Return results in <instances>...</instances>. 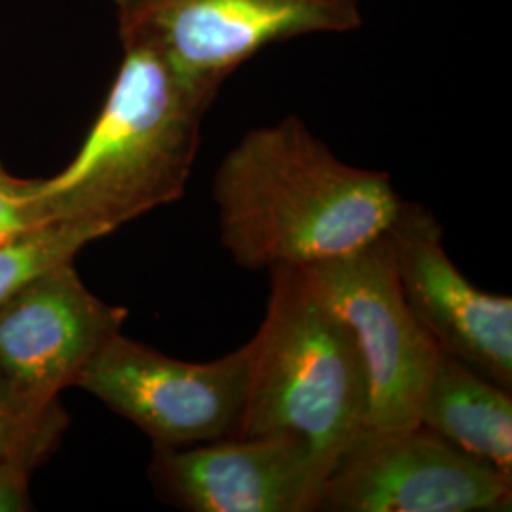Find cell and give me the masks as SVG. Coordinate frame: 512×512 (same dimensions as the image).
Listing matches in <instances>:
<instances>
[{"mask_svg": "<svg viewBox=\"0 0 512 512\" xmlns=\"http://www.w3.org/2000/svg\"><path fill=\"white\" fill-rule=\"evenodd\" d=\"M220 243L247 270L302 268L380 238L401 209L384 171L342 162L298 116L247 131L213 177Z\"/></svg>", "mask_w": 512, "mask_h": 512, "instance_id": "6da1fadb", "label": "cell"}, {"mask_svg": "<svg viewBox=\"0 0 512 512\" xmlns=\"http://www.w3.org/2000/svg\"><path fill=\"white\" fill-rule=\"evenodd\" d=\"M512 478L421 423L365 429L332 467L317 511H509Z\"/></svg>", "mask_w": 512, "mask_h": 512, "instance_id": "52a82bcc", "label": "cell"}, {"mask_svg": "<svg viewBox=\"0 0 512 512\" xmlns=\"http://www.w3.org/2000/svg\"><path fill=\"white\" fill-rule=\"evenodd\" d=\"M126 319V308L84 285L73 262L57 266L0 304V372L31 403L55 404Z\"/></svg>", "mask_w": 512, "mask_h": 512, "instance_id": "30bf717a", "label": "cell"}, {"mask_svg": "<svg viewBox=\"0 0 512 512\" xmlns=\"http://www.w3.org/2000/svg\"><path fill=\"white\" fill-rule=\"evenodd\" d=\"M65 425L59 403H31L0 372V459H19L35 469L57 446Z\"/></svg>", "mask_w": 512, "mask_h": 512, "instance_id": "4fadbf2b", "label": "cell"}, {"mask_svg": "<svg viewBox=\"0 0 512 512\" xmlns=\"http://www.w3.org/2000/svg\"><path fill=\"white\" fill-rule=\"evenodd\" d=\"M404 298L440 351L512 389V300L480 291L444 249L437 217L403 202L387 230Z\"/></svg>", "mask_w": 512, "mask_h": 512, "instance_id": "9c48e42d", "label": "cell"}, {"mask_svg": "<svg viewBox=\"0 0 512 512\" xmlns=\"http://www.w3.org/2000/svg\"><path fill=\"white\" fill-rule=\"evenodd\" d=\"M109 236L80 220H48L0 245V304L40 275L73 262L88 243Z\"/></svg>", "mask_w": 512, "mask_h": 512, "instance_id": "7c38bea8", "label": "cell"}, {"mask_svg": "<svg viewBox=\"0 0 512 512\" xmlns=\"http://www.w3.org/2000/svg\"><path fill=\"white\" fill-rule=\"evenodd\" d=\"M124 50H150L211 101L272 44L361 25L357 0H114Z\"/></svg>", "mask_w": 512, "mask_h": 512, "instance_id": "277c9868", "label": "cell"}, {"mask_svg": "<svg viewBox=\"0 0 512 512\" xmlns=\"http://www.w3.org/2000/svg\"><path fill=\"white\" fill-rule=\"evenodd\" d=\"M33 467L19 459H0V512L31 509L29 476Z\"/></svg>", "mask_w": 512, "mask_h": 512, "instance_id": "9a60e30c", "label": "cell"}, {"mask_svg": "<svg viewBox=\"0 0 512 512\" xmlns=\"http://www.w3.org/2000/svg\"><path fill=\"white\" fill-rule=\"evenodd\" d=\"M251 346L238 437L291 433L310 444L325 480L366 429L370 385L346 319L302 268H277ZM325 486V484H323Z\"/></svg>", "mask_w": 512, "mask_h": 512, "instance_id": "3957f363", "label": "cell"}, {"mask_svg": "<svg viewBox=\"0 0 512 512\" xmlns=\"http://www.w3.org/2000/svg\"><path fill=\"white\" fill-rule=\"evenodd\" d=\"M211 105L162 57L126 48L103 109L73 162L38 181L44 220H80L112 234L181 200Z\"/></svg>", "mask_w": 512, "mask_h": 512, "instance_id": "7a4b0ae2", "label": "cell"}, {"mask_svg": "<svg viewBox=\"0 0 512 512\" xmlns=\"http://www.w3.org/2000/svg\"><path fill=\"white\" fill-rule=\"evenodd\" d=\"M418 423L512 478L511 389L440 351L421 395Z\"/></svg>", "mask_w": 512, "mask_h": 512, "instance_id": "8fae6325", "label": "cell"}, {"mask_svg": "<svg viewBox=\"0 0 512 512\" xmlns=\"http://www.w3.org/2000/svg\"><path fill=\"white\" fill-rule=\"evenodd\" d=\"M302 270L346 319L361 349L370 385L366 429L418 425L421 395L440 348L404 298L389 234Z\"/></svg>", "mask_w": 512, "mask_h": 512, "instance_id": "8992f818", "label": "cell"}, {"mask_svg": "<svg viewBox=\"0 0 512 512\" xmlns=\"http://www.w3.org/2000/svg\"><path fill=\"white\" fill-rule=\"evenodd\" d=\"M150 475L190 512H313L325 484L310 444L291 433L154 446Z\"/></svg>", "mask_w": 512, "mask_h": 512, "instance_id": "ba28073f", "label": "cell"}, {"mask_svg": "<svg viewBox=\"0 0 512 512\" xmlns=\"http://www.w3.org/2000/svg\"><path fill=\"white\" fill-rule=\"evenodd\" d=\"M38 179H19L0 164V245L44 224L37 202Z\"/></svg>", "mask_w": 512, "mask_h": 512, "instance_id": "5bb4252c", "label": "cell"}, {"mask_svg": "<svg viewBox=\"0 0 512 512\" xmlns=\"http://www.w3.org/2000/svg\"><path fill=\"white\" fill-rule=\"evenodd\" d=\"M251 384V346L190 363L114 334L76 380L154 446L183 448L238 437Z\"/></svg>", "mask_w": 512, "mask_h": 512, "instance_id": "5b68a950", "label": "cell"}]
</instances>
